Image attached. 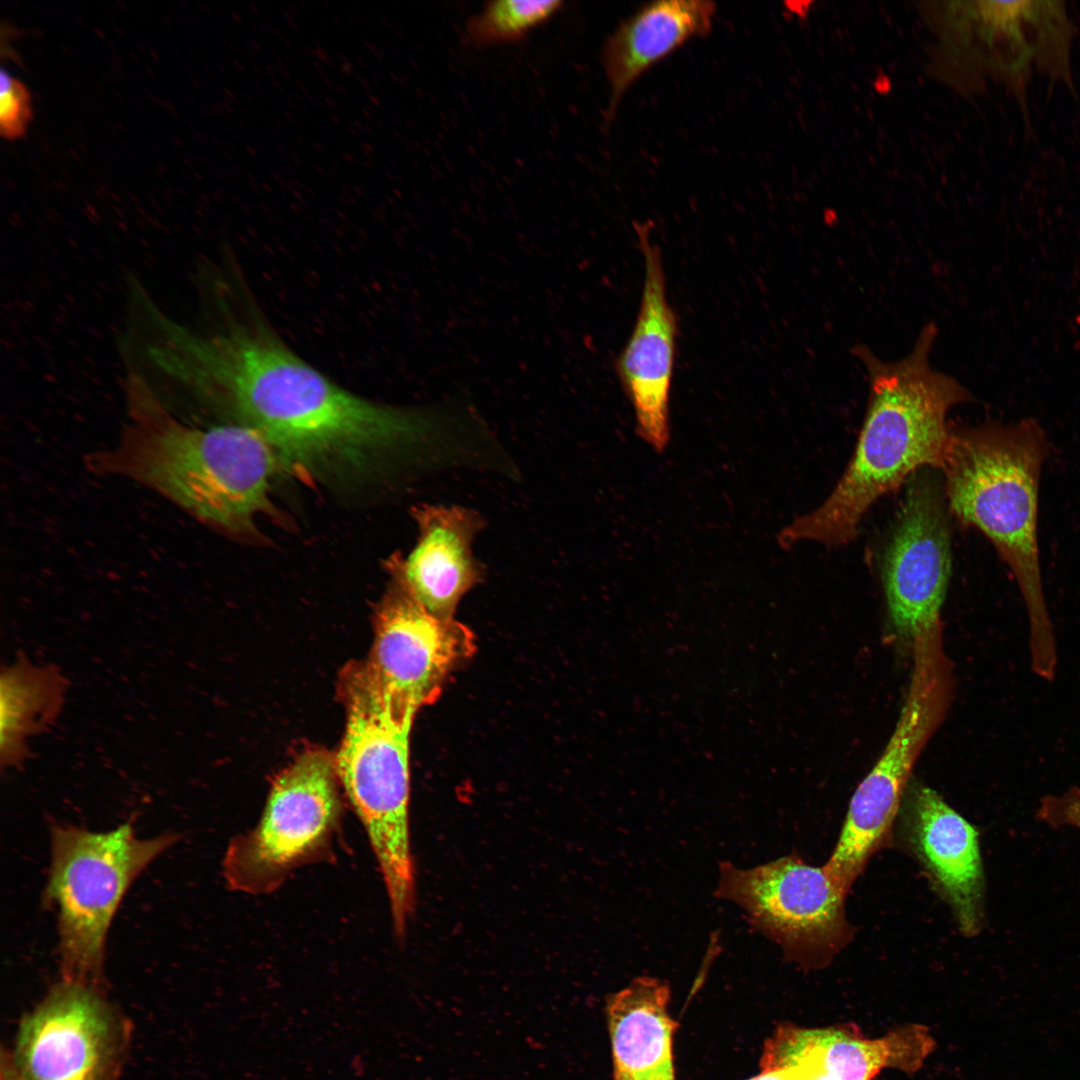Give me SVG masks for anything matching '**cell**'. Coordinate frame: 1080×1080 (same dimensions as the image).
Returning <instances> with one entry per match:
<instances>
[{
  "mask_svg": "<svg viewBox=\"0 0 1080 1080\" xmlns=\"http://www.w3.org/2000/svg\"><path fill=\"white\" fill-rule=\"evenodd\" d=\"M143 367L164 400L191 397L225 409L284 465L310 476L363 467L389 432L386 405L332 382L258 319L224 317L218 328L200 329L164 314L145 343Z\"/></svg>",
  "mask_w": 1080,
  "mask_h": 1080,
  "instance_id": "6da1fadb",
  "label": "cell"
},
{
  "mask_svg": "<svg viewBox=\"0 0 1080 1080\" xmlns=\"http://www.w3.org/2000/svg\"><path fill=\"white\" fill-rule=\"evenodd\" d=\"M124 396L119 438L88 456L89 470L135 481L223 532L254 530L271 507L272 479L282 464L267 440L241 423H186L132 373Z\"/></svg>",
  "mask_w": 1080,
  "mask_h": 1080,
  "instance_id": "7a4b0ae2",
  "label": "cell"
},
{
  "mask_svg": "<svg viewBox=\"0 0 1080 1080\" xmlns=\"http://www.w3.org/2000/svg\"><path fill=\"white\" fill-rule=\"evenodd\" d=\"M937 331L933 322L927 323L910 353L893 362L881 360L865 344L853 347L869 379L857 445L824 502L780 531L783 548L803 541L847 544L876 500L922 468L942 469L951 435L947 414L974 397L954 377L930 365Z\"/></svg>",
  "mask_w": 1080,
  "mask_h": 1080,
  "instance_id": "3957f363",
  "label": "cell"
},
{
  "mask_svg": "<svg viewBox=\"0 0 1080 1080\" xmlns=\"http://www.w3.org/2000/svg\"><path fill=\"white\" fill-rule=\"evenodd\" d=\"M1048 450L1035 419L990 421L951 431L941 470L950 514L980 531L1013 574L1028 614L1032 670L1051 681L1057 648L1038 546L1039 484Z\"/></svg>",
  "mask_w": 1080,
  "mask_h": 1080,
  "instance_id": "277c9868",
  "label": "cell"
},
{
  "mask_svg": "<svg viewBox=\"0 0 1080 1080\" xmlns=\"http://www.w3.org/2000/svg\"><path fill=\"white\" fill-rule=\"evenodd\" d=\"M341 690L347 721L335 768L368 835L386 887L393 930L402 937L415 903L409 821L412 722L391 712L364 663L344 671Z\"/></svg>",
  "mask_w": 1080,
  "mask_h": 1080,
  "instance_id": "5b68a950",
  "label": "cell"
},
{
  "mask_svg": "<svg viewBox=\"0 0 1080 1080\" xmlns=\"http://www.w3.org/2000/svg\"><path fill=\"white\" fill-rule=\"evenodd\" d=\"M44 892L58 912L63 980L104 990L107 933L131 884L177 840L175 833L138 838L131 823L107 832L53 824Z\"/></svg>",
  "mask_w": 1080,
  "mask_h": 1080,
  "instance_id": "8992f818",
  "label": "cell"
},
{
  "mask_svg": "<svg viewBox=\"0 0 1080 1080\" xmlns=\"http://www.w3.org/2000/svg\"><path fill=\"white\" fill-rule=\"evenodd\" d=\"M910 686L883 753L856 788L838 841L824 864L848 893L871 857L893 840L913 766L943 718L951 692L950 665L935 647L913 651Z\"/></svg>",
  "mask_w": 1080,
  "mask_h": 1080,
  "instance_id": "52a82bcc",
  "label": "cell"
},
{
  "mask_svg": "<svg viewBox=\"0 0 1080 1080\" xmlns=\"http://www.w3.org/2000/svg\"><path fill=\"white\" fill-rule=\"evenodd\" d=\"M335 762L309 750L274 780L256 826L234 838L223 861L235 891L273 892L304 864L326 856L338 829L341 802Z\"/></svg>",
  "mask_w": 1080,
  "mask_h": 1080,
  "instance_id": "ba28073f",
  "label": "cell"
},
{
  "mask_svg": "<svg viewBox=\"0 0 1080 1080\" xmlns=\"http://www.w3.org/2000/svg\"><path fill=\"white\" fill-rule=\"evenodd\" d=\"M714 894L737 904L753 928L803 967L825 966L853 937L847 892L824 865L794 854L747 869L721 862Z\"/></svg>",
  "mask_w": 1080,
  "mask_h": 1080,
  "instance_id": "9c48e42d",
  "label": "cell"
},
{
  "mask_svg": "<svg viewBox=\"0 0 1080 1080\" xmlns=\"http://www.w3.org/2000/svg\"><path fill=\"white\" fill-rule=\"evenodd\" d=\"M130 1032L102 989L61 979L22 1017L8 1052L22 1080H117Z\"/></svg>",
  "mask_w": 1080,
  "mask_h": 1080,
  "instance_id": "30bf717a",
  "label": "cell"
},
{
  "mask_svg": "<svg viewBox=\"0 0 1080 1080\" xmlns=\"http://www.w3.org/2000/svg\"><path fill=\"white\" fill-rule=\"evenodd\" d=\"M475 649L466 625L432 614L397 580L377 611L375 640L364 664L391 712L413 722Z\"/></svg>",
  "mask_w": 1080,
  "mask_h": 1080,
  "instance_id": "8fae6325",
  "label": "cell"
},
{
  "mask_svg": "<svg viewBox=\"0 0 1080 1080\" xmlns=\"http://www.w3.org/2000/svg\"><path fill=\"white\" fill-rule=\"evenodd\" d=\"M948 512L935 469L913 473L881 566L890 620L896 632L912 640L941 622L952 568Z\"/></svg>",
  "mask_w": 1080,
  "mask_h": 1080,
  "instance_id": "7c38bea8",
  "label": "cell"
},
{
  "mask_svg": "<svg viewBox=\"0 0 1080 1080\" xmlns=\"http://www.w3.org/2000/svg\"><path fill=\"white\" fill-rule=\"evenodd\" d=\"M967 18L987 65L1014 95L1033 135L1027 90L1035 67L1074 95L1072 46L1075 24L1060 0L977 1L967 3Z\"/></svg>",
  "mask_w": 1080,
  "mask_h": 1080,
  "instance_id": "4fadbf2b",
  "label": "cell"
},
{
  "mask_svg": "<svg viewBox=\"0 0 1080 1080\" xmlns=\"http://www.w3.org/2000/svg\"><path fill=\"white\" fill-rule=\"evenodd\" d=\"M635 232L644 259V281L635 325L614 369L632 405L637 434L662 452L670 441L678 319L668 301L662 255L652 240L651 225L635 224Z\"/></svg>",
  "mask_w": 1080,
  "mask_h": 1080,
  "instance_id": "5bb4252c",
  "label": "cell"
},
{
  "mask_svg": "<svg viewBox=\"0 0 1080 1080\" xmlns=\"http://www.w3.org/2000/svg\"><path fill=\"white\" fill-rule=\"evenodd\" d=\"M893 837L920 865L968 937L982 927L984 873L978 832L932 788L911 783Z\"/></svg>",
  "mask_w": 1080,
  "mask_h": 1080,
  "instance_id": "9a60e30c",
  "label": "cell"
},
{
  "mask_svg": "<svg viewBox=\"0 0 1080 1080\" xmlns=\"http://www.w3.org/2000/svg\"><path fill=\"white\" fill-rule=\"evenodd\" d=\"M413 515L419 538L406 559L392 560L394 576L429 612L454 618L462 597L485 576L472 551L484 519L466 507L427 504Z\"/></svg>",
  "mask_w": 1080,
  "mask_h": 1080,
  "instance_id": "2e32d148",
  "label": "cell"
},
{
  "mask_svg": "<svg viewBox=\"0 0 1080 1080\" xmlns=\"http://www.w3.org/2000/svg\"><path fill=\"white\" fill-rule=\"evenodd\" d=\"M934 1046L928 1029L919 1024L877 1039L865 1038L855 1024L816 1029L784 1024L766 1041L760 1066L762 1070L792 1066L816 1051L833 1080H873L884 1068L917 1071Z\"/></svg>",
  "mask_w": 1080,
  "mask_h": 1080,
  "instance_id": "e0dca14e",
  "label": "cell"
},
{
  "mask_svg": "<svg viewBox=\"0 0 1080 1080\" xmlns=\"http://www.w3.org/2000/svg\"><path fill=\"white\" fill-rule=\"evenodd\" d=\"M716 11L715 3L707 0L654 1L614 29L601 51L610 87L606 125L613 120L623 95L641 75L689 40L711 31Z\"/></svg>",
  "mask_w": 1080,
  "mask_h": 1080,
  "instance_id": "ac0fdd59",
  "label": "cell"
},
{
  "mask_svg": "<svg viewBox=\"0 0 1080 1080\" xmlns=\"http://www.w3.org/2000/svg\"><path fill=\"white\" fill-rule=\"evenodd\" d=\"M669 999V985L649 976L609 996L614 1080H676L672 1038L677 1023L668 1013Z\"/></svg>",
  "mask_w": 1080,
  "mask_h": 1080,
  "instance_id": "d6986e66",
  "label": "cell"
},
{
  "mask_svg": "<svg viewBox=\"0 0 1080 1080\" xmlns=\"http://www.w3.org/2000/svg\"><path fill=\"white\" fill-rule=\"evenodd\" d=\"M0 680L1 762L12 767L25 757L27 739L59 711L63 680L50 667L24 659L7 666Z\"/></svg>",
  "mask_w": 1080,
  "mask_h": 1080,
  "instance_id": "ffe728a7",
  "label": "cell"
},
{
  "mask_svg": "<svg viewBox=\"0 0 1080 1080\" xmlns=\"http://www.w3.org/2000/svg\"><path fill=\"white\" fill-rule=\"evenodd\" d=\"M559 0L486 2L465 25L466 40L475 47L515 42L562 10Z\"/></svg>",
  "mask_w": 1080,
  "mask_h": 1080,
  "instance_id": "44dd1931",
  "label": "cell"
},
{
  "mask_svg": "<svg viewBox=\"0 0 1080 1080\" xmlns=\"http://www.w3.org/2000/svg\"><path fill=\"white\" fill-rule=\"evenodd\" d=\"M0 87V132L4 138L16 140L24 136L32 119L31 96L20 80L4 70Z\"/></svg>",
  "mask_w": 1080,
  "mask_h": 1080,
  "instance_id": "7402d4cb",
  "label": "cell"
},
{
  "mask_svg": "<svg viewBox=\"0 0 1080 1080\" xmlns=\"http://www.w3.org/2000/svg\"><path fill=\"white\" fill-rule=\"evenodd\" d=\"M1040 816L1050 824L1070 825L1080 829V791L1070 789L1041 801Z\"/></svg>",
  "mask_w": 1080,
  "mask_h": 1080,
  "instance_id": "603a6c76",
  "label": "cell"
},
{
  "mask_svg": "<svg viewBox=\"0 0 1080 1080\" xmlns=\"http://www.w3.org/2000/svg\"><path fill=\"white\" fill-rule=\"evenodd\" d=\"M824 1066L818 1052H808L796 1064L772 1070H762L761 1074L749 1080H813Z\"/></svg>",
  "mask_w": 1080,
  "mask_h": 1080,
  "instance_id": "cb8c5ba5",
  "label": "cell"
},
{
  "mask_svg": "<svg viewBox=\"0 0 1080 1080\" xmlns=\"http://www.w3.org/2000/svg\"><path fill=\"white\" fill-rule=\"evenodd\" d=\"M0 1080H22L14 1067L9 1052L2 1049L0 1058Z\"/></svg>",
  "mask_w": 1080,
  "mask_h": 1080,
  "instance_id": "d4e9b609",
  "label": "cell"
}]
</instances>
